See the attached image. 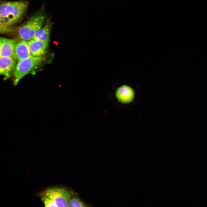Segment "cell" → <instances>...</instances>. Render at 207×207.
<instances>
[{"label":"cell","instance_id":"7c38bea8","mask_svg":"<svg viewBox=\"0 0 207 207\" xmlns=\"http://www.w3.org/2000/svg\"><path fill=\"white\" fill-rule=\"evenodd\" d=\"M18 28L4 26L0 23V34L12 33L17 31Z\"/></svg>","mask_w":207,"mask_h":207},{"label":"cell","instance_id":"277c9868","mask_svg":"<svg viewBox=\"0 0 207 207\" xmlns=\"http://www.w3.org/2000/svg\"><path fill=\"white\" fill-rule=\"evenodd\" d=\"M43 193L52 201L56 207L67 206L72 193L67 189L61 187L48 188Z\"/></svg>","mask_w":207,"mask_h":207},{"label":"cell","instance_id":"7a4b0ae2","mask_svg":"<svg viewBox=\"0 0 207 207\" xmlns=\"http://www.w3.org/2000/svg\"><path fill=\"white\" fill-rule=\"evenodd\" d=\"M44 5L33 14L20 27L18 28V37L28 41L33 39L37 31L42 26L46 18Z\"/></svg>","mask_w":207,"mask_h":207},{"label":"cell","instance_id":"6da1fadb","mask_svg":"<svg viewBox=\"0 0 207 207\" xmlns=\"http://www.w3.org/2000/svg\"><path fill=\"white\" fill-rule=\"evenodd\" d=\"M28 2L25 0L3 1L0 3V23L12 26L21 19L26 11Z\"/></svg>","mask_w":207,"mask_h":207},{"label":"cell","instance_id":"8992f818","mask_svg":"<svg viewBox=\"0 0 207 207\" xmlns=\"http://www.w3.org/2000/svg\"><path fill=\"white\" fill-rule=\"evenodd\" d=\"M31 55L34 57H43L47 52L48 42L32 39L27 41Z\"/></svg>","mask_w":207,"mask_h":207},{"label":"cell","instance_id":"5b68a950","mask_svg":"<svg viewBox=\"0 0 207 207\" xmlns=\"http://www.w3.org/2000/svg\"><path fill=\"white\" fill-rule=\"evenodd\" d=\"M17 43L15 39L0 37V57H8L15 59L14 52Z\"/></svg>","mask_w":207,"mask_h":207},{"label":"cell","instance_id":"52a82bcc","mask_svg":"<svg viewBox=\"0 0 207 207\" xmlns=\"http://www.w3.org/2000/svg\"><path fill=\"white\" fill-rule=\"evenodd\" d=\"M16 65L15 59L11 57H0V75L6 80L12 75Z\"/></svg>","mask_w":207,"mask_h":207},{"label":"cell","instance_id":"8fae6325","mask_svg":"<svg viewBox=\"0 0 207 207\" xmlns=\"http://www.w3.org/2000/svg\"><path fill=\"white\" fill-rule=\"evenodd\" d=\"M89 206L76 196L70 198L68 202L67 207H87Z\"/></svg>","mask_w":207,"mask_h":207},{"label":"cell","instance_id":"4fadbf2b","mask_svg":"<svg viewBox=\"0 0 207 207\" xmlns=\"http://www.w3.org/2000/svg\"><path fill=\"white\" fill-rule=\"evenodd\" d=\"M41 200L46 207H56L52 201L43 193L40 196Z\"/></svg>","mask_w":207,"mask_h":207},{"label":"cell","instance_id":"3957f363","mask_svg":"<svg viewBox=\"0 0 207 207\" xmlns=\"http://www.w3.org/2000/svg\"><path fill=\"white\" fill-rule=\"evenodd\" d=\"M43 57L30 56L18 61L13 73V82L16 85L24 76L39 66L43 62Z\"/></svg>","mask_w":207,"mask_h":207},{"label":"cell","instance_id":"9c48e42d","mask_svg":"<svg viewBox=\"0 0 207 207\" xmlns=\"http://www.w3.org/2000/svg\"><path fill=\"white\" fill-rule=\"evenodd\" d=\"M53 24L51 19L48 18L44 26L37 31L33 39L38 41H49Z\"/></svg>","mask_w":207,"mask_h":207},{"label":"cell","instance_id":"ba28073f","mask_svg":"<svg viewBox=\"0 0 207 207\" xmlns=\"http://www.w3.org/2000/svg\"><path fill=\"white\" fill-rule=\"evenodd\" d=\"M116 96L118 100L123 103L131 102L134 98V90L130 87L123 85L118 88L116 92Z\"/></svg>","mask_w":207,"mask_h":207},{"label":"cell","instance_id":"30bf717a","mask_svg":"<svg viewBox=\"0 0 207 207\" xmlns=\"http://www.w3.org/2000/svg\"><path fill=\"white\" fill-rule=\"evenodd\" d=\"M31 55L27 41L21 40L17 43L14 52L16 60L19 61Z\"/></svg>","mask_w":207,"mask_h":207}]
</instances>
